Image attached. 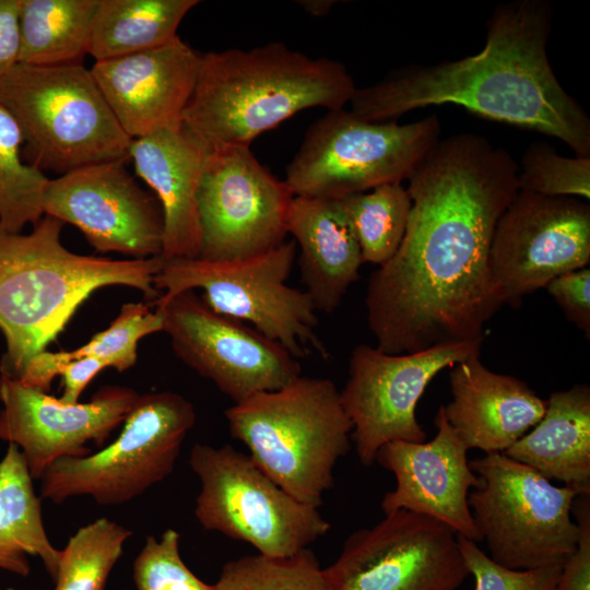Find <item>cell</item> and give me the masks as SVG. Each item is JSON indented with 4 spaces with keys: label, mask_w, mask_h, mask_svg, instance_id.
Here are the masks:
<instances>
[{
    "label": "cell",
    "mask_w": 590,
    "mask_h": 590,
    "mask_svg": "<svg viewBox=\"0 0 590 590\" xmlns=\"http://www.w3.org/2000/svg\"><path fill=\"white\" fill-rule=\"evenodd\" d=\"M63 222L43 215L30 234L0 231V329L7 351L0 375L17 380L78 307L97 288L125 285L158 297V257L129 260L73 253L61 244Z\"/></svg>",
    "instance_id": "cell-3"
},
{
    "label": "cell",
    "mask_w": 590,
    "mask_h": 590,
    "mask_svg": "<svg viewBox=\"0 0 590 590\" xmlns=\"http://www.w3.org/2000/svg\"><path fill=\"white\" fill-rule=\"evenodd\" d=\"M457 539L475 590H557L563 565L511 569L494 562L475 542L460 534Z\"/></svg>",
    "instance_id": "cell-35"
},
{
    "label": "cell",
    "mask_w": 590,
    "mask_h": 590,
    "mask_svg": "<svg viewBox=\"0 0 590 590\" xmlns=\"http://www.w3.org/2000/svg\"><path fill=\"white\" fill-rule=\"evenodd\" d=\"M346 68L273 42L201 54L182 122L210 149L248 145L296 113L343 109L356 91Z\"/></svg>",
    "instance_id": "cell-4"
},
{
    "label": "cell",
    "mask_w": 590,
    "mask_h": 590,
    "mask_svg": "<svg viewBox=\"0 0 590 590\" xmlns=\"http://www.w3.org/2000/svg\"><path fill=\"white\" fill-rule=\"evenodd\" d=\"M210 148L184 122L132 139L129 160L155 192L163 214V260L198 258V189Z\"/></svg>",
    "instance_id": "cell-21"
},
{
    "label": "cell",
    "mask_w": 590,
    "mask_h": 590,
    "mask_svg": "<svg viewBox=\"0 0 590 590\" xmlns=\"http://www.w3.org/2000/svg\"><path fill=\"white\" fill-rule=\"evenodd\" d=\"M357 238L363 262L385 264L398 250L410 219L411 199L402 182L339 199Z\"/></svg>",
    "instance_id": "cell-29"
},
{
    "label": "cell",
    "mask_w": 590,
    "mask_h": 590,
    "mask_svg": "<svg viewBox=\"0 0 590 590\" xmlns=\"http://www.w3.org/2000/svg\"><path fill=\"white\" fill-rule=\"evenodd\" d=\"M440 132L435 114L399 123L366 121L344 108L328 111L307 130L284 181L294 196L333 200L402 182Z\"/></svg>",
    "instance_id": "cell-8"
},
{
    "label": "cell",
    "mask_w": 590,
    "mask_h": 590,
    "mask_svg": "<svg viewBox=\"0 0 590 590\" xmlns=\"http://www.w3.org/2000/svg\"><path fill=\"white\" fill-rule=\"evenodd\" d=\"M590 262V204L575 197L519 190L500 215L488 268L500 304L518 308L524 296Z\"/></svg>",
    "instance_id": "cell-12"
},
{
    "label": "cell",
    "mask_w": 590,
    "mask_h": 590,
    "mask_svg": "<svg viewBox=\"0 0 590 590\" xmlns=\"http://www.w3.org/2000/svg\"><path fill=\"white\" fill-rule=\"evenodd\" d=\"M519 190L590 199V156H564L551 144L531 143L518 164Z\"/></svg>",
    "instance_id": "cell-33"
},
{
    "label": "cell",
    "mask_w": 590,
    "mask_h": 590,
    "mask_svg": "<svg viewBox=\"0 0 590 590\" xmlns=\"http://www.w3.org/2000/svg\"><path fill=\"white\" fill-rule=\"evenodd\" d=\"M21 130L0 103V231L21 233L44 215L43 199L49 178L23 158Z\"/></svg>",
    "instance_id": "cell-30"
},
{
    "label": "cell",
    "mask_w": 590,
    "mask_h": 590,
    "mask_svg": "<svg viewBox=\"0 0 590 590\" xmlns=\"http://www.w3.org/2000/svg\"><path fill=\"white\" fill-rule=\"evenodd\" d=\"M546 290L566 318L589 338L590 269L586 267L564 273L552 280Z\"/></svg>",
    "instance_id": "cell-37"
},
{
    "label": "cell",
    "mask_w": 590,
    "mask_h": 590,
    "mask_svg": "<svg viewBox=\"0 0 590 590\" xmlns=\"http://www.w3.org/2000/svg\"><path fill=\"white\" fill-rule=\"evenodd\" d=\"M198 0H99L92 26L88 55L95 61L160 47Z\"/></svg>",
    "instance_id": "cell-26"
},
{
    "label": "cell",
    "mask_w": 590,
    "mask_h": 590,
    "mask_svg": "<svg viewBox=\"0 0 590 590\" xmlns=\"http://www.w3.org/2000/svg\"><path fill=\"white\" fill-rule=\"evenodd\" d=\"M179 359L234 403L279 390L302 375L282 345L241 321L212 310L192 290L154 300Z\"/></svg>",
    "instance_id": "cell-16"
},
{
    "label": "cell",
    "mask_w": 590,
    "mask_h": 590,
    "mask_svg": "<svg viewBox=\"0 0 590 590\" xmlns=\"http://www.w3.org/2000/svg\"><path fill=\"white\" fill-rule=\"evenodd\" d=\"M139 396L105 386L88 402L68 404L0 375V439L19 447L32 479L39 480L54 461L90 455L88 442L103 446Z\"/></svg>",
    "instance_id": "cell-18"
},
{
    "label": "cell",
    "mask_w": 590,
    "mask_h": 590,
    "mask_svg": "<svg viewBox=\"0 0 590 590\" xmlns=\"http://www.w3.org/2000/svg\"><path fill=\"white\" fill-rule=\"evenodd\" d=\"M323 575L329 590H456L470 574L449 526L400 509L353 532Z\"/></svg>",
    "instance_id": "cell-14"
},
{
    "label": "cell",
    "mask_w": 590,
    "mask_h": 590,
    "mask_svg": "<svg viewBox=\"0 0 590 590\" xmlns=\"http://www.w3.org/2000/svg\"><path fill=\"white\" fill-rule=\"evenodd\" d=\"M286 228L299 247L304 292L317 311L333 312L359 278L364 263L340 200L294 196Z\"/></svg>",
    "instance_id": "cell-23"
},
{
    "label": "cell",
    "mask_w": 590,
    "mask_h": 590,
    "mask_svg": "<svg viewBox=\"0 0 590 590\" xmlns=\"http://www.w3.org/2000/svg\"><path fill=\"white\" fill-rule=\"evenodd\" d=\"M132 531L98 518L80 528L60 550L54 590H105Z\"/></svg>",
    "instance_id": "cell-31"
},
{
    "label": "cell",
    "mask_w": 590,
    "mask_h": 590,
    "mask_svg": "<svg viewBox=\"0 0 590 590\" xmlns=\"http://www.w3.org/2000/svg\"><path fill=\"white\" fill-rule=\"evenodd\" d=\"M179 533L167 529L157 540L153 535L133 560L137 590H215L199 579L184 563L179 553Z\"/></svg>",
    "instance_id": "cell-34"
},
{
    "label": "cell",
    "mask_w": 590,
    "mask_h": 590,
    "mask_svg": "<svg viewBox=\"0 0 590 590\" xmlns=\"http://www.w3.org/2000/svg\"><path fill=\"white\" fill-rule=\"evenodd\" d=\"M451 400L444 415L467 449L505 452L535 426L546 410L524 381L486 368L474 354L452 366Z\"/></svg>",
    "instance_id": "cell-22"
},
{
    "label": "cell",
    "mask_w": 590,
    "mask_h": 590,
    "mask_svg": "<svg viewBox=\"0 0 590 590\" xmlns=\"http://www.w3.org/2000/svg\"><path fill=\"white\" fill-rule=\"evenodd\" d=\"M224 414L233 438L246 445L269 477L303 504H322L353 430L330 379L300 375L279 390L234 403Z\"/></svg>",
    "instance_id": "cell-5"
},
{
    "label": "cell",
    "mask_w": 590,
    "mask_h": 590,
    "mask_svg": "<svg viewBox=\"0 0 590 590\" xmlns=\"http://www.w3.org/2000/svg\"><path fill=\"white\" fill-rule=\"evenodd\" d=\"M189 464L201 482L194 508L199 523L251 544L259 554L295 555L331 528L318 508L292 497L249 455L229 445L196 444Z\"/></svg>",
    "instance_id": "cell-11"
},
{
    "label": "cell",
    "mask_w": 590,
    "mask_h": 590,
    "mask_svg": "<svg viewBox=\"0 0 590 590\" xmlns=\"http://www.w3.org/2000/svg\"><path fill=\"white\" fill-rule=\"evenodd\" d=\"M0 103L21 130L26 162L42 172L63 175L95 163L129 160L132 139L82 63H16L0 81Z\"/></svg>",
    "instance_id": "cell-6"
},
{
    "label": "cell",
    "mask_w": 590,
    "mask_h": 590,
    "mask_svg": "<svg viewBox=\"0 0 590 590\" xmlns=\"http://www.w3.org/2000/svg\"><path fill=\"white\" fill-rule=\"evenodd\" d=\"M127 161L95 163L49 179L44 214L76 226L97 251L158 257L162 210L128 172Z\"/></svg>",
    "instance_id": "cell-17"
},
{
    "label": "cell",
    "mask_w": 590,
    "mask_h": 590,
    "mask_svg": "<svg viewBox=\"0 0 590 590\" xmlns=\"http://www.w3.org/2000/svg\"><path fill=\"white\" fill-rule=\"evenodd\" d=\"M553 10L546 0H512L486 21L475 55L399 67L356 88L350 111L371 122L453 104L489 120L555 138L590 156V118L557 80L547 57Z\"/></svg>",
    "instance_id": "cell-2"
},
{
    "label": "cell",
    "mask_w": 590,
    "mask_h": 590,
    "mask_svg": "<svg viewBox=\"0 0 590 590\" xmlns=\"http://www.w3.org/2000/svg\"><path fill=\"white\" fill-rule=\"evenodd\" d=\"M469 465L480 483L468 503L489 557L511 569L564 565L578 540L571 504L579 493L553 485L503 452L486 453Z\"/></svg>",
    "instance_id": "cell-9"
},
{
    "label": "cell",
    "mask_w": 590,
    "mask_h": 590,
    "mask_svg": "<svg viewBox=\"0 0 590 590\" xmlns=\"http://www.w3.org/2000/svg\"><path fill=\"white\" fill-rule=\"evenodd\" d=\"M215 590H329L315 554L305 548L288 557L262 554L227 562Z\"/></svg>",
    "instance_id": "cell-32"
},
{
    "label": "cell",
    "mask_w": 590,
    "mask_h": 590,
    "mask_svg": "<svg viewBox=\"0 0 590 590\" xmlns=\"http://www.w3.org/2000/svg\"><path fill=\"white\" fill-rule=\"evenodd\" d=\"M197 198L199 258L241 260L285 241L294 194L284 180L258 162L248 145L210 149Z\"/></svg>",
    "instance_id": "cell-15"
},
{
    "label": "cell",
    "mask_w": 590,
    "mask_h": 590,
    "mask_svg": "<svg viewBox=\"0 0 590 590\" xmlns=\"http://www.w3.org/2000/svg\"><path fill=\"white\" fill-rule=\"evenodd\" d=\"M571 515L578 527V540L562 567L557 590H590V494L575 497Z\"/></svg>",
    "instance_id": "cell-36"
},
{
    "label": "cell",
    "mask_w": 590,
    "mask_h": 590,
    "mask_svg": "<svg viewBox=\"0 0 590 590\" xmlns=\"http://www.w3.org/2000/svg\"><path fill=\"white\" fill-rule=\"evenodd\" d=\"M503 453L550 481L590 494L589 386L551 393L539 423Z\"/></svg>",
    "instance_id": "cell-24"
},
{
    "label": "cell",
    "mask_w": 590,
    "mask_h": 590,
    "mask_svg": "<svg viewBox=\"0 0 590 590\" xmlns=\"http://www.w3.org/2000/svg\"><path fill=\"white\" fill-rule=\"evenodd\" d=\"M196 422L194 408L172 392L140 394L119 436L102 450L54 461L40 476V499L91 496L101 506L128 503L174 470Z\"/></svg>",
    "instance_id": "cell-10"
},
{
    "label": "cell",
    "mask_w": 590,
    "mask_h": 590,
    "mask_svg": "<svg viewBox=\"0 0 590 590\" xmlns=\"http://www.w3.org/2000/svg\"><path fill=\"white\" fill-rule=\"evenodd\" d=\"M99 0H21L19 63L79 64L88 54Z\"/></svg>",
    "instance_id": "cell-27"
},
{
    "label": "cell",
    "mask_w": 590,
    "mask_h": 590,
    "mask_svg": "<svg viewBox=\"0 0 590 590\" xmlns=\"http://www.w3.org/2000/svg\"><path fill=\"white\" fill-rule=\"evenodd\" d=\"M483 340L396 355L368 344L353 350L349 378L340 394L362 464L376 462L378 450L388 442L425 441L426 434L415 415L417 402L442 369L480 354Z\"/></svg>",
    "instance_id": "cell-13"
},
{
    "label": "cell",
    "mask_w": 590,
    "mask_h": 590,
    "mask_svg": "<svg viewBox=\"0 0 590 590\" xmlns=\"http://www.w3.org/2000/svg\"><path fill=\"white\" fill-rule=\"evenodd\" d=\"M163 331V319L155 309L142 303L125 304L110 326L73 351H43L33 356L17 380L23 386L49 392L60 368L74 359L97 357L109 367L123 371L137 362L138 342L148 334Z\"/></svg>",
    "instance_id": "cell-28"
},
{
    "label": "cell",
    "mask_w": 590,
    "mask_h": 590,
    "mask_svg": "<svg viewBox=\"0 0 590 590\" xmlns=\"http://www.w3.org/2000/svg\"><path fill=\"white\" fill-rule=\"evenodd\" d=\"M296 243L255 257L213 261L202 258L164 260L154 287L165 297L200 288L201 298L215 312L253 324L295 358L311 352L328 358L329 352L316 329L318 315L308 295L286 281L296 255Z\"/></svg>",
    "instance_id": "cell-7"
},
{
    "label": "cell",
    "mask_w": 590,
    "mask_h": 590,
    "mask_svg": "<svg viewBox=\"0 0 590 590\" xmlns=\"http://www.w3.org/2000/svg\"><path fill=\"white\" fill-rule=\"evenodd\" d=\"M21 0H0V81L19 63Z\"/></svg>",
    "instance_id": "cell-38"
},
{
    "label": "cell",
    "mask_w": 590,
    "mask_h": 590,
    "mask_svg": "<svg viewBox=\"0 0 590 590\" xmlns=\"http://www.w3.org/2000/svg\"><path fill=\"white\" fill-rule=\"evenodd\" d=\"M338 1L334 0H302L296 1L306 12L314 16H323L330 12Z\"/></svg>",
    "instance_id": "cell-40"
},
{
    "label": "cell",
    "mask_w": 590,
    "mask_h": 590,
    "mask_svg": "<svg viewBox=\"0 0 590 590\" xmlns=\"http://www.w3.org/2000/svg\"><path fill=\"white\" fill-rule=\"evenodd\" d=\"M200 60L176 36L156 48L95 61L91 72L123 131L135 139L182 122Z\"/></svg>",
    "instance_id": "cell-20"
},
{
    "label": "cell",
    "mask_w": 590,
    "mask_h": 590,
    "mask_svg": "<svg viewBox=\"0 0 590 590\" xmlns=\"http://www.w3.org/2000/svg\"><path fill=\"white\" fill-rule=\"evenodd\" d=\"M106 367H109L108 363L97 357H82L64 364L59 371L63 387L59 399L68 404L78 403L86 386Z\"/></svg>",
    "instance_id": "cell-39"
},
{
    "label": "cell",
    "mask_w": 590,
    "mask_h": 590,
    "mask_svg": "<svg viewBox=\"0 0 590 590\" xmlns=\"http://www.w3.org/2000/svg\"><path fill=\"white\" fill-rule=\"evenodd\" d=\"M435 437L428 442L397 440L384 445L376 461L392 472L397 485L385 494L386 514L409 510L441 521L457 534L477 543L481 535L468 496L479 485L467 458L468 449L438 409Z\"/></svg>",
    "instance_id": "cell-19"
},
{
    "label": "cell",
    "mask_w": 590,
    "mask_h": 590,
    "mask_svg": "<svg viewBox=\"0 0 590 590\" xmlns=\"http://www.w3.org/2000/svg\"><path fill=\"white\" fill-rule=\"evenodd\" d=\"M411 212L396 253L369 278L367 323L381 352L484 339L502 307L488 257L519 191L518 163L475 133L440 139L408 177Z\"/></svg>",
    "instance_id": "cell-1"
},
{
    "label": "cell",
    "mask_w": 590,
    "mask_h": 590,
    "mask_svg": "<svg viewBox=\"0 0 590 590\" xmlns=\"http://www.w3.org/2000/svg\"><path fill=\"white\" fill-rule=\"evenodd\" d=\"M40 500L23 453L9 444L0 461V569L27 577L28 556H37L55 579L60 550L47 535Z\"/></svg>",
    "instance_id": "cell-25"
}]
</instances>
